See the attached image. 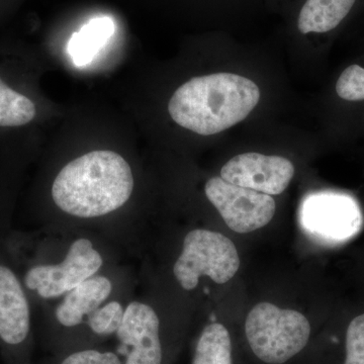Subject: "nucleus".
<instances>
[{
    "mask_svg": "<svg viewBox=\"0 0 364 364\" xmlns=\"http://www.w3.org/2000/svg\"><path fill=\"white\" fill-rule=\"evenodd\" d=\"M133 172L121 155L92 151L66 164L53 182L55 205L81 219L107 215L123 207L133 193Z\"/></svg>",
    "mask_w": 364,
    "mask_h": 364,
    "instance_id": "f257e3e1",
    "label": "nucleus"
},
{
    "mask_svg": "<svg viewBox=\"0 0 364 364\" xmlns=\"http://www.w3.org/2000/svg\"><path fill=\"white\" fill-rule=\"evenodd\" d=\"M259 100V88L250 79L215 73L191 79L177 88L168 112L182 128L212 136L245 119Z\"/></svg>",
    "mask_w": 364,
    "mask_h": 364,
    "instance_id": "f03ea898",
    "label": "nucleus"
},
{
    "mask_svg": "<svg viewBox=\"0 0 364 364\" xmlns=\"http://www.w3.org/2000/svg\"><path fill=\"white\" fill-rule=\"evenodd\" d=\"M245 334L251 350L267 364H284L303 350L311 325L303 314L260 303L248 314Z\"/></svg>",
    "mask_w": 364,
    "mask_h": 364,
    "instance_id": "7ed1b4c3",
    "label": "nucleus"
},
{
    "mask_svg": "<svg viewBox=\"0 0 364 364\" xmlns=\"http://www.w3.org/2000/svg\"><path fill=\"white\" fill-rule=\"evenodd\" d=\"M239 267L238 251L228 237L210 230L195 229L184 238L173 272L182 289L193 291L202 277H210L215 284H226Z\"/></svg>",
    "mask_w": 364,
    "mask_h": 364,
    "instance_id": "20e7f679",
    "label": "nucleus"
},
{
    "mask_svg": "<svg viewBox=\"0 0 364 364\" xmlns=\"http://www.w3.org/2000/svg\"><path fill=\"white\" fill-rule=\"evenodd\" d=\"M0 348L6 364H31L32 316L18 275L0 263Z\"/></svg>",
    "mask_w": 364,
    "mask_h": 364,
    "instance_id": "39448f33",
    "label": "nucleus"
},
{
    "mask_svg": "<svg viewBox=\"0 0 364 364\" xmlns=\"http://www.w3.org/2000/svg\"><path fill=\"white\" fill-rule=\"evenodd\" d=\"M102 264L104 258L92 242L79 238L71 244L62 262L31 267L26 272L23 284L40 298H59L95 277Z\"/></svg>",
    "mask_w": 364,
    "mask_h": 364,
    "instance_id": "423d86ee",
    "label": "nucleus"
},
{
    "mask_svg": "<svg viewBox=\"0 0 364 364\" xmlns=\"http://www.w3.org/2000/svg\"><path fill=\"white\" fill-rule=\"evenodd\" d=\"M205 196L230 229L246 234L267 226L275 214L272 196L230 183L220 177L208 179Z\"/></svg>",
    "mask_w": 364,
    "mask_h": 364,
    "instance_id": "0eeeda50",
    "label": "nucleus"
},
{
    "mask_svg": "<svg viewBox=\"0 0 364 364\" xmlns=\"http://www.w3.org/2000/svg\"><path fill=\"white\" fill-rule=\"evenodd\" d=\"M299 220L306 233L327 242L347 240L358 233L363 224L355 200L335 193L306 196L299 210Z\"/></svg>",
    "mask_w": 364,
    "mask_h": 364,
    "instance_id": "6e6552de",
    "label": "nucleus"
},
{
    "mask_svg": "<svg viewBox=\"0 0 364 364\" xmlns=\"http://www.w3.org/2000/svg\"><path fill=\"white\" fill-rule=\"evenodd\" d=\"M116 336V352L123 364L164 363L161 323L154 309L147 304H129L124 309L123 322Z\"/></svg>",
    "mask_w": 364,
    "mask_h": 364,
    "instance_id": "1a4fd4ad",
    "label": "nucleus"
},
{
    "mask_svg": "<svg viewBox=\"0 0 364 364\" xmlns=\"http://www.w3.org/2000/svg\"><path fill=\"white\" fill-rule=\"evenodd\" d=\"M294 176V167L289 159L260 153L237 155L221 170L224 181L269 196L284 193Z\"/></svg>",
    "mask_w": 364,
    "mask_h": 364,
    "instance_id": "9d476101",
    "label": "nucleus"
},
{
    "mask_svg": "<svg viewBox=\"0 0 364 364\" xmlns=\"http://www.w3.org/2000/svg\"><path fill=\"white\" fill-rule=\"evenodd\" d=\"M112 291L111 279L95 275L65 294L63 301L55 311L57 324L65 330L55 347L56 351L58 350L60 342L65 334L58 353L70 351L73 331L81 325H86L88 317L107 301Z\"/></svg>",
    "mask_w": 364,
    "mask_h": 364,
    "instance_id": "9b49d317",
    "label": "nucleus"
},
{
    "mask_svg": "<svg viewBox=\"0 0 364 364\" xmlns=\"http://www.w3.org/2000/svg\"><path fill=\"white\" fill-rule=\"evenodd\" d=\"M114 33V23L109 16H98L85 23L71 36L67 52L74 65H88L104 49Z\"/></svg>",
    "mask_w": 364,
    "mask_h": 364,
    "instance_id": "f8f14e48",
    "label": "nucleus"
},
{
    "mask_svg": "<svg viewBox=\"0 0 364 364\" xmlns=\"http://www.w3.org/2000/svg\"><path fill=\"white\" fill-rule=\"evenodd\" d=\"M356 0H306L299 14V33H328L350 13Z\"/></svg>",
    "mask_w": 364,
    "mask_h": 364,
    "instance_id": "ddd939ff",
    "label": "nucleus"
},
{
    "mask_svg": "<svg viewBox=\"0 0 364 364\" xmlns=\"http://www.w3.org/2000/svg\"><path fill=\"white\" fill-rule=\"evenodd\" d=\"M191 364H233L231 337L224 325L213 323L203 328Z\"/></svg>",
    "mask_w": 364,
    "mask_h": 364,
    "instance_id": "4468645a",
    "label": "nucleus"
},
{
    "mask_svg": "<svg viewBox=\"0 0 364 364\" xmlns=\"http://www.w3.org/2000/svg\"><path fill=\"white\" fill-rule=\"evenodd\" d=\"M32 100L4 85L0 79V127H21L36 117Z\"/></svg>",
    "mask_w": 364,
    "mask_h": 364,
    "instance_id": "2eb2a0df",
    "label": "nucleus"
},
{
    "mask_svg": "<svg viewBox=\"0 0 364 364\" xmlns=\"http://www.w3.org/2000/svg\"><path fill=\"white\" fill-rule=\"evenodd\" d=\"M124 314V306L117 301H109L91 314L85 325L90 347H95L92 339L107 338L116 335L123 322Z\"/></svg>",
    "mask_w": 364,
    "mask_h": 364,
    "instance_id": "dca6fc26",
    "label": "nucleus"
},
{
    "mask_svg": "<svg viewBox=\"0 0 364 364\" xmlns=\"http://www.w3.org/2000/svg\"><path fill=\"white\" fill-rule=\"evenodd\" d=\"M47 364H123V361L116 351L87 347L57 353Z\"/></svg>",
    "mask_w": 364,
    "mask_h": 364,
    "instance_id": "f3484780",
    "label": "nucleus"
},
{
    "mask_svg": "<svg viewBox=\"0 0 364 364\" xmlns=\"http://www.w3.org/2000/svg\"><path fill=\"white\" fill-rule=\"evenodd\" d=\"M336 92L348 102L364 100V68L356 64L347 67L337 81Z\"/></svg>",
    "mask_w": 364,
    "mask_h": 364,
    "instance_id": "a211bd4d",
    "label": "nucleus"
},
{
    "mask_svg": "<svg viewBox=\"0 0 364 364\" xmlns=\"http://www.w3.org/2000/svg\"><path fill=\"white\" fill-rule=\"evenodd\" d=\"M344 364H364V314L354 318L347 329Z\"/></svg>",
    "mask_w": 364,
    "mask_h": 364,
    "instance_id": "6ab92c4d",
    "label": "nucleus"
}]
</instances>
